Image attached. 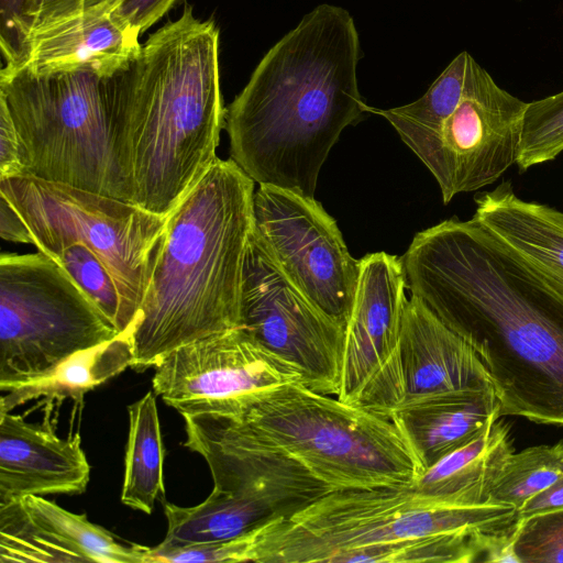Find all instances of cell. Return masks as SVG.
<instances>
[{"label":"cell","mask_w":563,"mask_h":563,"mask_svg":"<svg viewBox=\"0 0 563 563\" xmlns=\"http://www.w3.org/2000/svg\"><path fill=\"white\" fill-rule=\"evenodd\" d=\"M500 417L494 388H488L399 409L390 419L424 471L477 439Z\"/></svg>","instance_id":"20"},{"label":"cell","mask_w":563,"mask_h":563,"mask_svg":"<svg viewBox=\"0 0 563 563\" xmlns=\"http://www.w3.org/2000/svg\"><path fill=\"white\" fill-rule=\"evenodd\" d=\"M121 334L49 255L0 256V389Z\"/></svg>","instance_id":"10"},{"label":"cell","mask_w":563,"mask_h":563,"mask_svg":"<svg viewBox=\"0 0 563 563\" xmlns=\"http://www.w3.org/2000/svg\"><path fill=\"white\" fill-rule=\"evenodd\" d=\"M131 329L111 341L70 355L43 376L2 391L5 394L0 399V411H11L37 398L81 404L86 393L132 366Z\"/></svg>","instance_id":"23"},{"label":"cell","mask_w":563,"mask_h":563,"mask_svg":"<svg viewBox=\"0 0 563 563\" xmlns=\"http://www.w3.org/2000/svg\"><path fill=\"white\" fill-rule=\"evenodd\" d=\"M519 520L509 505L451 507L411 485L345 489L249 532L247 562H380L400 543L453 532H494Z\"/></svg>","instance_id":"6"},{"label":"cell","mask_w":563,"mask_h":563,"mask_svg":"<svg viewBox=\"0 0 563 563\" xmlns=\"http://www.w3.org/2000/svg\"><path fill=\"white\" fill-rule=\"evenodd\" d=\"M177 0H120L111 11L112 18L139 37L156 23Z\"/></svg>","instance_id":"31"},{"label":"cell","mask_w":563,"mask_h":563,"mask_svg":"<svg viewBox=\"0 0 563 563\" xmlns=\"http://www.w3.org/2000/svg\"><path fill=\"white\" fill-rule=\"evenodd\" d=\"M156 394L147 391L128 407L129 435L121 501L151 515L157 499L165 498L164 448Z\"/></svg>","instance_id":"24"},{"label":"cell","mask_w":563,"mask_h":563,"mask_svg":"<svg viewBox=\"0 0 563 563\" xmlns=\"http://www.w3.org/2000/svg\"><path fill=\"white\" fill-rule=\"evenodd\" d=\"M219 30L186 5L111 79L110 132L131 202L167 217L218 158Z\"/></svg>","instance_id":"4"},{"label":"cell","mask_w":563,"mask_h":563,"mask_svg":"<svg viewBox=\"0 0 563 563\" xmlns=\"http://www.w3.org/2000/svg\"><path fill=\"white\" fill-rule=\"evenodd\" d=\"M150 548L113 533L43 496L0 506V563H147Z\"/></svg>","instance_id":"15"},{"label":"cell","mask_w":563,"mask_h":563,"mask_svg":"<svg viewBox=\"0 0 563 563\" xmlns=\"http://www.w3.org/2000/svg\"><path fill=\"white\" fill-rule=\"evenodd\" d=\"M475 203L474 219L563 290V212L519 198L509 181Z\"/></svg>","instance_id":"19"},{"label":"cell","mask_w":563,"mask_h":563,"mask_svg":"<svg viewBox=\"0 0 563 563\" xmlns=\"http://www.w3.org/2000/svg\"><path fill=\"white\" fill-rule=\"evenodd\" d=\"M515 553L519 563H563V508L519 518Z\"/></svg>","instance_id":"28"},{"label":"cell","mask_w":563,"mask_h":563,"mask_svg":"<svg viewBox=\"0 0 563 563\" xmlns=\"http://www.w3.org/2000/svg\"><path fill=\"white\" fill-rule=\"evenodd\" d=\"M183 418L185 446L205 459L213 487L257 494L278 517L340 490L412 485L423 472L391 419L302 383L234 418Z\"/></svg>","instance_id":"2"},{"label":"cell","mask_w":563,"mask_h":563,"mask_svg":"<svg viewBox=\"0 0 563 563\" xmlns=\"http://www.w3.org/2000/svg\"><path fill=\"white\" fill-rule=\"evenodd\" d=\"M563 508V476L530 497L518 510L519 518Z\"/></svg>","instance_id":"33"},{"label":"cell","mask_w":563,"mask_h":563,"mask_svg":"<svg viewBox=\"0 0 563 563\" xmlns=\"http://www.w3.org/2000/svg\"><path fill=\"white\" fill-rule=\"evenodd\" d=\"M254 183L232 158L218 157L167 216L131 329L133 369L155 366L181 345L240 325Z\"/></svg>","instance_id":"5"},{"label":"cell","mask_w":563,"mask_h":563,"mask_svg":"<svg viewBox=\"0 0 563 563\" xmlns=\"http://www.w3.org/2000/svg\"><path fill=\"white\" fill-rule=\"evenodd\" d=\"M239 327L295 366L305 386L338 395L345 328L288 279L254 225L243 264Z\"/></svg>","instance_id":"11"},{"label":"cell","mask_w":563,"mask_h":563,"mask_svg":"<svg viewBox=\"0 0 563 563\" xmlns=\"http://www.w3.org/2000/svg\"><path fill=\"white\" fill-rule=\"evenodd\" d=\"M119 1L120 0H41L33 16L30 37L33 34L76 16L98 10L112 11Z\"/></svg>","instance_id":"30"},{"label":"cell","mask_w":563,"mask_h":563,"mask_svg":"<svg viewBox=\"0 0 563 563\" xmlns=\"http://www.w3.org/2000/svg\"><path fill=\"white\" fill-rule=\"evenodd\" d=\"M398 361L399 400L395 411L493 388L472 346L412 296L405 308Z\"/></svg>","instance_id":"16"},{"label":"cell","mask_w":563,"mask_h":563,"mask_svg":"<svg viewBox=\"0 0 563 563\" xmlns=\"http://www.w3.org/2000/svg\"><path fill=\"white\" fill-rule=\"evenodd\" d=\"M358 33L343 8L320 4L261 59L225 109L231 158L260 185L314 197L342 131L366 112Z\"/></svg>","instance_id":"3"},{"label":"cell","mask_w":563,"mask_h":563,"mask_svg":"<svg viewBox=\"0 0 563 563\" xmlns=\"http://www.w3.org/2000/svg\"><path fill=\"white\" fill-rule=\"evenodd\" d=\"M3 195L38 251L55 257L85 244L103 262L121 299L122 333L134 324L167 217L132 202L32 177L0 178Z\"/></svg>","instance_id":"9"},{"label":"cell","mask_w":563,"mask_h":563,"mask_svg":"<svg viewBox=\"0 0 563 563\" xmlns=\"http://www.w3.org/2000/svg\"><path fill=\"white\" fill-rule=\"evenodd\" d=\"M154 367V393L181 416L234 418L274 391L302 383L295 366L241 327L181 345Z\"/></svg>","instance_id":"12"},{"label":"cell","mask_w":563,"mask_h":563,"mask_svg":"<svg viewBox=\"0 0 563 563\" xmlns=\"http://www.w3.org/2000/svg\"><path fill=\"white\" fill-rule=\"evenodd\" d=\"M254 229L283 273L321 311L346 325L360 274L336 221L311 197L260 185Z\"/></svg>","instance_id":"13"},{"label":"cell","mask_w":563,"mask_h":563,"mask_svg":"<svg viewBox=\"0 0 563 563\" xmlns=\"http://www.w3.org/2000/svg\"><path fill=\"white\" fill-rule=\"evenodd\" d=\"M406 288L401 257L377 252L360 260L336 395L389 419L399 400L398 349Z\"/></svg>","instance_id":"14"},{"label":"cell","mask_w":563,"mask_h":563,"mask_svg":"<svg viewBox=\"0 0 563 563\" xmlns=\"http://www.w3.org/2000/svg\"><path fill=\"white\" fill-rule=\"evenodd\" d=\"M563 152V91L528 102L517 165L521 172Z\"/></svg>","instance_id":"26"},{"label":"cell","mask_w":563,"mask_h":563,"mask_svg":"<svg viewBox=\"0 0 563 563\" xmlns=\"http://www.w3.org/2000/svg\"><path fill=\"white\" fill-rule=\"evenodd\" d=\"M514 452L510 426L498 419L477 439L424 470L411 486L451 507L484 505Z\"/></svg>","instance_id":"21"},{"label":"cell","mask_w":563,"mask_h":563,"mask_svg":"<svg viewBox=\"0 0 563 563\" xmlns=\"http://www.w3.org/2000/svg\"><path fill=\"white\" fill-rule=\"evenodd\" d=\"M167 532L161 548H185L229 541L278 518L263 497L213 487L199 505L180 507L162 499Z\"/></svg>","instance_id":"22"},{"label":"cell","mask_w":563,"mask_h":563,"mask_svg":"<svg viewBox=\"0 0 563 563\" xmlns=\"http://www.w3.org/2000/svg\"><path fill=\"white\" fill-rule=\"evenodd\" d=\"M53 258L122 333L120 295L99 256L85 244H73Z\"/></svg>","instance_id":"27"},{"label":"cell","mask_w":563,"mask_h":563,"mask_svg":"<svg viewBox=\"0 0 563 563\" xmlns=\"http://www.w3.org/2000/svg\"><path fill=\"white\" fill-rule=\"evenodd\" d=\"M20 174L19 139L7 107L0 102V178Z\"/></svg>","instance_id":"32"},{"label":"cell","mask_w":563,"mask_h":563,"mask_svg":"<svg viewBox=\"0 0 563 563\" xmlns=\"http://www.w3.org/2000/svg\"><path fill=\"white\" fill-rule=\"evenodd\" d=\"M139 37L121 26L111 10H98L33 34L20 57L4 68L35 74L90 68L114 75L141 49Z\"/></svg>","instance_id":"18"},{"label":"cell","mask_w":563,"mask_h":563,"mask_svg":"<svg viewBox=\"0 0 563 563\" xmlns=\"http://www.w3.org/2000/svg\"><path fill=\"white\" fill-rule=\"evenodd\" d=\"M112 76L90 68H1L0 102L18 134L19 176L131 202L111 140Z\"/></svg>","instance_id":"8"},{"label":"cell","mask_w":563,"mask_h":563,"mask_svg":"<svg viewBox=\"0 0 563 563\" xmlns=\"http://www.w3.org/2000/svg\"><path fill=\"white\" fill-rule=\"evenodd\" d=\"M0 235L9 242L34 244L24 221L8 199L0 194Z\"/></svg>","instance_id":"34"},{"label":"cell","mask_w":563,"mask_h":563,"mask_svg":"<svg viewBox=\"0 0 563 563\" xmlns=\"http://www.w3.org/2000/svg\"><path fill=\"white\" fill-rule=\"evenodd\" d=\"M406 285L476 352L501 416L563 428V290L476 219L418 232Z\"/></svg>","instance_id":"1"},{"label":"cell","mask_w":563,"mask_h":563,"mask_svg":"<svg viewBox=\"0 0 563 563\" xmlns=\"http://www.w3.org/2000/svg\"><path fill=\"white\" fill-rule=\"evenodd\" d=\"M528 102L499 87L460 53L418 100L385 118L435 178L443 203L492 185L517 163Z\"/></svg>","instance_id":"7"},{"label":"cell","mask_w":563,"mask_h":563,"mask_svg":"<svg viewBox=\"0 0 563 563\" xmlns=\"http://www.w3.org/2000/svg\"><path fill=\"white\" fill-rule=\"evenodd\" d=\"M90 465L79 433L59 438L43 423L0 411V506L25 496L82 494Z\"/></svg>","instance_id":"17"},{"label":"cell","mask_w":563,"mask_h":563,"mask_svg":"<svg viewBox=\"0 0 563 563\" xmlns=\"http://www.w3.org/2000/svg\"><path fill=\"white\" fill-rule=\"evenodd\" d=\"M563 476V440L512 453L489 492V503L517 511L533 495Z\"/></svg>","instance_id":"25"},{"label":"cell","mask_w":563,"mask_h":563,"mask_svg":"<svg viewBox=\"0 0 563 563\" xmlns=\"http://www.w3.org/2000/svg\"><path fill=\"white\" fill-rule=\"evenodd\" d=\"M41 0H0V46L4 66L13 65L27 42Z\"/></svg>","instance_id":"29"}]
</instances>
